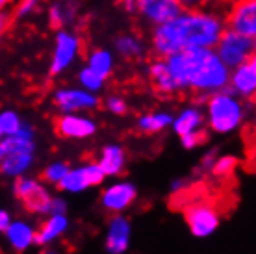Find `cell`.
Wrapping results in <instances>:
<instances>
[{"mask_svg": "<svg viewBox=\"0 0 256 254\" xmlns=\"http://www.w3.org/2000/svg\"><path fill=\"white\" fill-rule=\"evenodd\" d=\"M65 212H67V204H65V200H62V198H52L48 214H50V216H65Z\"/></svg>", "mask_w": 256, "mask_h": 254, "instance_id": "obj_34", "label": "cell"}, {"mask_svg": "<svg viewBox=\"0 0 256 254\" xmlns=\"http://www.w3.org/2000/svg\"><path fill=\"white\" fill-rule=\"evenodd\" d=\"M34 164V152H10L4 154L2 166H0V172L6 176L17 178L22 172H26Z\"/></svg>", "mask_w": 256, "mask_h": 254, "instance_id": "obj_18", "label": "cell"}, {"mask_svg": "<svg viewBox=\"0 0 256 254\" xmlns=\"http://www.w3.org/2000/svg\"><path fill=\"white\" fill-rule=\"evenodd\" d=\"M228 86L234 95L252 98L256 91V60L254 56L236 65L228 76Z\"/></svg>", "mask_w": 256, "mask_h": 254, "instance_id": "obj_10", "label": "cell"}, {"mask_svg": "<svg viewBox=\"0 0 256 254\" xmlns=\"http://www.w3.org/2000/svg\"><path fill=\"white\" fill-rule=\"evenodd\" d=\"M176 2L180 4L182 10H193V8H198L206 0H176Z\"/></svg>", "mask_w": 256, "mask_h": 254, "instance_id": "obj_37", "label": "cell"}, {"mask_svg": "<svg viewBox=\"0 0 256 254\" xmlns=\"http://www.w3.org/2000/svg\"><path fill=\"white\" fill-rule=\"evenodd\" d=\"M13 191H15V197L22 202L26 212L45 216L50 210V193L46 191L45 186L39 184L38 180L17 176L15 184H13Z\"/></svg>", "mask_w": 256, "mask_h": 254, "instance_id": "obj_5", "label": "cell"}, {"mask_svg": "<svg viewBox=\"0 0 256 254\" xmlns=\"http://www.w3.org/2000/svg\"><path fill=\"white\" fill-rule=\"evenodd\" d=\"M0 148L4 154L10 152H34V130L28 124H20V128L12 136H4L0 140Z\"/></svg>", "mask_w": 256, "mask_h": 254, "instance_id": "obj_15", "label": "cell"}, {"mask_svg": "<svg viewBox=\"0 0 256 254\" xmlns=\"http://www.w3.org/2000/svg\"><path fill=\"white\" fill-rule=\"evenodd\" d=\"M226 28L247 38L256 36V0H234L226 17Z\"/></svg>", "mask_w": 256, "mask_h": 254, "instance_id": "obj_8", "label": "cell"}, {"mask_svg": "<svg viewBox=\"0 0 256 254\" xmlns=\"http://www.w3.org/2000/svg\"><path fill=\"white\" fill-rule=\"evenodd\" d=\"M78 80H80V84L84 86V89H86V91H91V93L100 91L104 86V78L98 76L95 70H91L90 67H84V69L80 70Z\"/></svg>", "mask_w": 256, "mask_h": 254, "instance_id": "obj_26", "label": "cell"}, {"mask_svg": "<svg viewBox=\"0 0 256 254\" xmlns=\"http://www.w3.org/2000/svg\"><path fill=\"white\" fill-rule=\"evenodd\" d=\"M41 2H43V0H19L13 17H15V19H24L28 15H32V13L41 6Z\"/></svg>", "mask_w": 256, "mask_h": 254, "instance_id": "obj_30", "label": "cell"}, {"mask_svg": "<svg viewBox=\"0 0 256 254\" xmlns=\"http://www.w3.org/2000/svg\"><path fill=\"white\" fill-rule=\"evenodd\" d=\"M78 13V2L76 0H58L50 4L48 8V22L52 28L62 30L67 24H70Z\"/></svg>", "mask_w": 256, "mask_h": 254, "instance_id": "obj_16", "label": "cell"}, {"mask_svg": "<svg viewBox=\"0 0 256 254\" xmlns=\"http://www.w3.org/2000/svg\"><path fill=\"white\" fill-rule=\"evenodd\" d=\"M56 186H58V190H62V191L78 193V191L88 190V188H90V182H88V178H86L84 167H80V169H69L67 174H65Z\"/></svg>", "mask_w": 256, "mask_h": 254, "instance_id": "obj_24", "label": "cell"}, {"mask_svg": "<svg viewBox=\"0 0 256 254\" xmlns=\"http://www.w3.org/2000/svg\"><path fill=\"white\" fill-rule=\"evenodd\" d=\"M180 140H182L184 148H195V146H198L200 143H204L206 141V132L204 130H195V132L180 136Z\"/></svg>", "mask_w": 256, "mask_h": 254, "instance_id": "obj_32", "label": "cell"}, {"mask_svg": "<svg viewBox=\"0 0 256 254\" xmlns=\"http://www.w3.org/2000/svg\"><path fill=\"white\" fill-rule=\"evenodd\" d=\"M2 138H4V132H2V126H0V140H2Z\"/></svg>", "mask_w": 256, "mask_h": 254, "instance_id": "obj_41", "label": "cell"}, {"mask_svg": "<svg viewBox=\"0 0 256 254\" xmlns=\"http://www.w3.org/2000/svg\"><path fill=\"white\" fill-rule=\"evenodd\" d=\"M116 48L122 58H128V60L140 58L143 54V44H141V41L138 38H134V36H130V34L117 38Z\"/></svg>", "mask_w": 256, "mask_h": 254, "instance_id": "obj_25", "label": "cell"}, {"mask_svg": "<svg viewBox=\"0 0 256 254\" xmlns=\"http://www.w3.org/2000/svg\"><path fill=\"white\" fill-rule=\"evenodd\" d=\"M238 166V158L236 156H221L219 160H216L214 164H212V174L214 176H230L232 172H234V169H236Z\"/></svg>", "mask_w": 256, "mask_h": 254, "instance_id": "obj_27", "label": "cell"}, {"mask_svg": "<svg viewBox=\"0 0 256 254\" xmlns=\"http://www.w3.org/2000/svg\"><path fill=\"white\" fill-rule=\"evenodd\" d=\"M10 2H12V0H0V12H2V10H4L8 4H10Z\"/></svg>", "mask_w": 256, "mask_h": 254, "instance_id": "obj_39", "label": "cell"}, {"mask_svg": "<svg viewBox=\"0 0 256 254\" xmlns=\"http://www.w3.org/2000/svg\"><path fill=\"white\" fill-rule=\"evenodd\" d=\"M188 228L195 238H206L219 226V212L216 206L206 200L190 202L184 210Z\"/></svg>", "mask_w": 256, "mask_h": 254, "instance_id": "obj_6", "label": "cell"}, {"mask_svg": "<svg viewBox=\"0 0 256 254\" xmlns=\"http://www.w3.org/2000/svg\"><path fill=\"white\" fill-rule=\"evenodd\" d=\"M67 171H69V166H67V164H64V162H56V164L48 166L45 171L41 172V178H43L45 182H48V184H58L60 180L67 174Z\"/></svg>", "mask_w": 256, "mask_h": 254, "instance_id": "obj_28", "label": "cell"}, {"mask_svg": "<svg viewBox=\"0 0 256 254\" xmlns=\"http://www.w3.org/2000/svg\"><path fill=\"white\" fill-rule=\"evenodd\" d=\"M20 119L19 115L15 114V112H2L0 114V126H2V132H4V136H12V134H15L17 130L20 128Z\"/></svg>", "mask_w": 256, "mask_h": 254, "instance_id": "obj_29", "label": "cell"}, {"mask_svg": "<svg viewBox=\"0 0 256 254\" xmlns=\"http://www.w3.org/2000/svg\"><path fill=\"white\" fill-rule=\"evenodd\" d=\"M54 130L60 138H65V140H86V138H91L95 134L96 124L90 117L65 114L56 119Z\"/></svg>", "mask_w": 256, "mask_h": 254, "instance_id": "obj_9", "label": "cell"}, {"mask_svg": "<svg viewBox=\"0 0 256 254\" xmlns=\"http://www.w3.org/2000/svg\"><path fill=\"white\" fill-rule=\"evenodd\" d=\"M166 62L180 91L192 89L206 96L228 88L230 69L219 60L214 48L180 50L167 56Z\"/></svg>", "mask_w": 256, "mask_h": 254, "instance_id": "obj_2", "label": "cell"}, {"mask_svg": "<svg viewBox=\"0 0 256 254\" xmlns=\"http://www.w3.org/2000/svg\"><path fill=\"white\" fill-rule=\"evenodd\" d=\"M106 108L112 112V114H116V115H124L126 114V100L124 98H121V96H110L108 100H106Z\"/></svg>", "mask_w": 256, "mask_h": 254, "instance_id": "obj_33", "label": "cell"}, {"mask_svg": "<svg viewBox=\"0 0 256 254\" xmlns=\"http://www.w3.org/2000/svg\"><path fill=\"white\" fill-rule=\"evenodd\" d=\"M171 124H173L174 132L178 134V136H184V134L195 132V130L202 126L204 124V115L200 114L197 108H188Z\"/></svg>", "mask_w": 256, "mask_h": 254, "instance_id": "obj_21", "label": "cell"}, {"mask_svg": "<svg viewBox=\"0 0 256 254\" xmlns=\"http://www.w3.org/2000/svg\"><path fill=\"white\" fill-rule=\"evenodd\" d=\"M244 106L230 89L212 93L208 98V124L214 132L228 134L244 121Z\"/></svg>", "mask_w": 256, "mask_h": 254, "instance_id": "obj_3", "label": "cell"}, {"mask_svg": "<svg viewBox=\"0 0 256 254\" xmlns=\"http://www.w3.org/2000/svg\"><path fill=\"white\" fill-rule=\"evenodd\" d=\"M88 67L91 70H95L98 76H102L106 80L112 74V70H114V58H112V54L108 50H104V48H95L88 56Z\"/></svg>", "mask_w": 256, "mask_h": 254, "instance_id": "obj_22", "label": "cell"}, {"mask_svg": "<svg viewBox=\"0 0 256 254\" xmlns=\"http://www.w3.org/2000/svg\"><path fill=\"white\" fill-rule=\"evenodd\" d=\"M34 234H36V230L30 226V224H26V222H12L6 230V236H8V242L12 243V247L15 250H26V248L34 245Z\"/></svg>", "mask_w": 256, "mask_h": 254, "instance_id": "obj_19", "label": "cell"}, {"mask_svg": "<svg viewBox=\"0 0 256 254\" xmlns=\"http://www.w3.org/2000/svg\"><path fill=\"white\" fill-rule=\"evenodd\" d=\"M10 22H12V17L8 15V13L4 12H0V36L6 32L8 30V26H10Z\"/></svg>", "mask_w": 256, "mask_h": 254, "instance_id": "obj_38", "label": "cell"}, {"mask_svg": "<svg viewBox=\"0 0 256 254\" xmlns=\"http://www.w3.org/2000/svg\"><path fill=\"white\" fill-rule=\"evenodd\" d=\"M224 30V22L218 15L202 10H182L173 19L156 24L152 34L154 52L167 58L180 50L214 48Z\"/></svg>", "mask_w": 256, "mask_h": 254, "instance_id": "obj_1", "label": "cell"}, {"mask_svg": "<svg viewBox=\"0 0 256 254\" xmlns=\"http://www.w3.org/2000/svg\"><path fill=\"white\" fill-rule=\"evenodd\" d=\"M138 197V190L134 184L130 182H119L106 188L100 195V204L102 208L108 212H122L126 210L128 206H132V202Z\"/></svg>", "mask_w": 256, "mask_h": 254, "instance_id": "obj_12", "label": "cell"}, {"mask_svg": "<svg viewBox=\"0 0 256 254\" xmlns=\"http://www.w3.org/2000/svg\"><path fill=\"white\" fill-rule=\"evenodd\" d=\"M45 254H56V252H45Z\"/></svg>", "mask_w": 256, "mask_h": 254, "instance_id": "obj_42", "label": "cell"}, {"mask_svg": "<svg viewBox=\"0 0 256 254\" xmlns=\"http://www.w3.org/2000/svg\"><path fill=\"white\" fill-rule=\"evenodd\" d=\"M128 245H130V222L121 216L114 217L108 226L106 250L110 254H122Z\"/></svg>", "mask_w": 256, "mask_h": 254, "instance_id": "obj_14", "label": "cell"}, {"mask_svg": "<svg viewBox=\"0 0 256 254\" xmlns=\"http://www.w3.org/2000/svg\"><path fill=\"white\" fill-rule=\"evenodd\" d=\"M148 78H150L152 88L160 95H174V93L180 91L178 84H176L174 76L171 74L169 67H167L166 58H158V60H154L152 64L148 65Z\"/></svg>", "mask_w": 256, "mask_h": 254, "instance_id": "obj_13", "label": "cell"}, {"mask_svg": "<svg viewBox=\"0 0 256 254\" xmlns=\"http://www.w3.org/2000/svg\"><path fill=\"white\" fill-rule=\"evenodd\" d=\"M218 56L228 69H234L236 65L244 64L245 60L254 56V38H247L232 30H223L221 38L218 41Z\"/></svg>", "mask_w": 256, "mask_h": 254, "instance_id": "obj_4", "label": "cell"}, {"mask_svg": "<svg viewBox=\"0 0 256 254\" xmlns=\"http://www.w3.org/2000/svg\"><path fill=\"white\" fill-rule=\"evenodd\" d=\"M216 156H218V150H210V152L206 154L204 158H202V162H200V169H210L212 164L216 162Z\"/></svg>", "mask_w": 256, "mask_h": 254, "instance_id": "obj_36", "label": "cell"}, {"mask_svg": "<svg viewBox=\"0 0 256 254\" xmlns=\"http://www.w3.org/2000/svg\"><path fill=\"white\" fill-rule=\"evenodd\" d=\"M84 172H86V178H88V182H90V188H93V186H100L104 182V178H106V174H104V171L100 169L98 164H90V166H86L84 167Z\"/></svg>", "mask_w": 256, "mask_h": 254, "instance_id": "obj_31", "label": "cell"}, {"mask_svg": "<svg viewBox=\"0 0 256 254\" xmlns=\"http://www.w3.org/2000/svg\"><path fill=\"white\" fill-rule=\"evenodd\" d=\"M67 226H69V221L65 219V216H50L34 234V243L36 245H46V243L54 242L56 238H60L67 230Z\"/></svg>", "mask_w": 256, "mask_h": 254, "instance_id": "obj_17", "label": "cell"}, {"mask_svg": "<svg viewBox=\"0 0 256 254\" xmlns=\"http://www.w3.org/2000/svg\"><path fill=\"white\" fill-rule=\"evenodd\" d=\"M12 224V217L6 210H0V232H6L8 226Z\"/></svg>", "mask_w": 256, "mask_h": 254, "instance_id": "obj_35", "label": "cell"}, {"mask_svg": "<svg viewBox=\"0 0 256 254\" xmlns=\"http://www.w3.org/2000/svg\"><path fill=\"white\" fill-rule=\"evenodd\" d=\"M80 38L76 34L67 32V30H60L56 34V48L52 54L50 62V74L56 76L60 72H64L74 60H76L78 52H80Z\"/></svg>", "mask_w": 256, "mask_h": 254, "instance_id": "obj_7", "label": "cell"}, {"mask_svg": "<svg viewBox=\"0 0 256 254\" xmlns=\"http://www.w3.org/2000/svg\"><path fill=\"white\" fill-rule=\"evenodd\" d=\"M98 166L104 171L106 176H114L119 174L124 167V150L117 145H108L102 148L100 152V160H98Z\"/></svg>", "mask_w": 256, "mask_h": 254, "instance_id": "obj_20", "label": "cell"}, {"mask_svg": "<svg viewBox=\"0 0 256 254\" xmlns=\"http://www.w3.org/2000/svg\"><path fill=\"white\" fill-rule=\"evenodd\" d=\"M54 104L64 114H76L82 110H93L98 98L86 89H60L54 93Z\"/></svg>", "mask_w": 256, "mask_h": 254, "instance_id": "obj_11", "label": "cell"}, {"mask_svg": "<svg viewBox=\"0 0 256 254\" xmlns=\"http://www.w3.org/2000/svg\"><path fill=\"white\" fill-rule=\"evenodd\" d=\"M2 160H4V152H2V148H0V166H2Z\"/></svg>", "mask_w": 256, "mask_h": 254, "instance_id": "obj_40", "label": "cell"}, {"mask_svg": "<svg viewBox=\"0 0 256 254\" xmlns=\"http://www.w3.org/2000/svg\"><path fill=\"white\" fill-rule=\"evenodd\" d=\"M173 122V117L169 114H164V112H158V114H147L141 115L140 121H138V128L145 134H156L162 132L164 128H167Z\"/></svg>", "mask_w": 256, "mask_h": 254, "instance_id": "obj_23", "label": "cell"}]
</instances>
